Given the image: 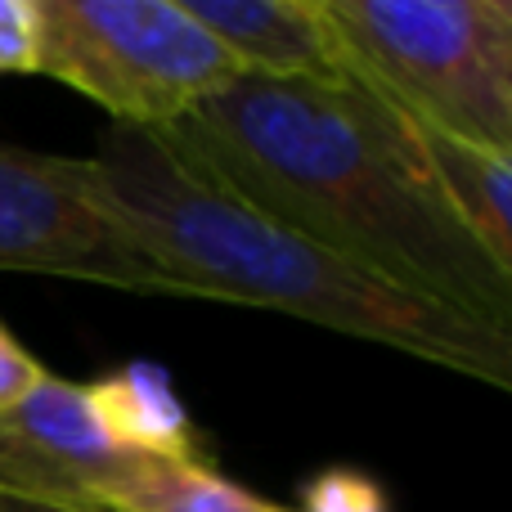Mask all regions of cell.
<instances>
[{
  "label": "cell",
  "instance_id": "obj_8",
  "mask_svg": "<svg viewBox=\"0 0 512 512\" xmlns=\"http://www.w3.org/2000/svg\"><path fill=\"white\" fill-rule=\"evenodd\" d=\"M405 113V108H400ZM409 117V113H405ZM414 140L423 149V162L432 171V185L450 216L463 225L472 243L512 274V216H508V194H512V153L481 149L472 140L445 135L436 126L409 117Z\"/></svg>",
  "mask_w": 512,
  "mask_h": 512
},
{
  "label": "cell",
  "instance_id": "obj_6",
  "mask_svg": "<svg viewBox=\"0 0 512 512\" xmlns=\"http://www.w3.org/2000/svg\"><path fill=\"white\" fill-rule=\"evenodd\" d=\"M0 270L180 297L126 230L86 194L77 158L0 140Z\"/></svg>",
  "mask_w": 512,
  "mask_h": 512
},
{
  "label": "cell",
  "instance_id": "obj_3",
  "mask_svg": "<svg viewBox=\"0 0 512 512\" xmlns=\"http://www.w3.org/2000/svg\"><path fill=\"white\" fill-rule=\"evenodd\" d=\"M351 63L409 117L512 153L508 0H324Z\"/></svg>",
  "mask_w": 512,
  "mask_h": 512
},
{
  "label": "cell",
  "instance_id": "obj_9",
  "mask_svg": "<svg viewBox=\"0 0 512 512\" xmlns=\"http://www.w3.org/2000/svg\"><path fill=\"white\" fill-rule=\"evenodd\" d=\"M90 512H288L283 504L234 486L216 468H207L203 454L185 459H135L108 486L95 490Z\"/></svg>",
  "mask_w": 512,
  "mask_h": 512
},
{
  "label": "cell",
  "instance_id": "obj_13",
  "mask_svg": "<svg viewBox=\"0 0 512 512\" xmlns=\"http://www.w3.org/2000/svg\"><path fill=\"white\" fill-rule=\"evenodd\" d=\"M0 512H90V508L54 504V499H41V495H27V490H9V486H0Z\"/></svg>",
  "mask_w": 512,
  "mask_h": 512
},
{
  "label": "cell",
  "instance_id": "obj_11",
  "mask_svg": "<svg viewBox=\"0 0 512 512\" xmlns=\"http://www.w3.org/2000/svg\"><path fill=\"white\" fill-rule=\"evenodd\" d=\"M36 23L32 0H0V72H32Z\"/></svg>",
  "mask_w": 512,
  "mask_h": 512
},
{
  "label": "cell",
  "instance_id": "obj_1",
  "mask_svg": "<svg viewBox=\"0 0 512 512\" xmlns=\"http://www.w3.org/2000/svg\"><path fill=\"white\" fill-rule=\"evenodd\" d=\"M171 131L319 248L512 333V274L463 234L409 117L360 68L346 86L234 77Z\"/></svg>",
  "mask_w": 512,
  "mask_h": 512
},
{
  "label": "cell",
  "instance_id": "obj_12",
  "mask_svg": "<svg viewBox=\"0 0 512 512\" xmlns=\"http://www.w3.org/2000/svg\"><path fill=\"white\" fill-rule=\"evenodd\" d=\"M41 373H45L41 360H36V355L27 351V346L18 342L5 324H0V414H5V409H14L18 400H23L27 391L41 382Z\"/></svg>",
  "mask_w": 512,
  "mask_h": 512
},
{
  "label": "cell",
  "instance_id": "obj_4",
  "mask_svg": "<svg viewBox=\"0 0 512 512\" xmlns=\"http://www.w3.org/2000/svg\"><path fill=\"white\" fill-rule=\"evenodd\" d=\"M32 23V72L95 99L113 126H176L243 77L180 0H32Z\"/></svg>",
  "mask_w": 512,
  "mask_h": 512
},
{
  "label": "cell",
  "instance_id": "obj_5",
  "mask_svg": "<svg viewBox=\"0 0 512 512\" xmlns=\"http://www.w3.org/2000/svg\"><path fill=\"white\" fill-rule=\"evenodd\" d=\"M149 454H198L194 423L153 369H126L104 382L41 373V382L0 414V486L54 504L90 508L99 486Z\"/></svg>",
  "mask_w": 512,
  "mask_h": 512
},
{
  "label": "cell",
  "instance_id": "obj_7",
  "mask_svg": "<svg viewBox=\"0 0 512 512\" xmlns=\"http://www.w3.org/2000/svg\"><path fill=\"white\" fill-rule=\"evenodd\" d=\"M243 77L346 86L355 63L324 0H180Z\"/></svg>",
  "mask_w": 512,
  "mask_h": 512
},
{
  "label": "cell",
  "instance_id": "obj_10",
  "mask_svg": "<svg viewBox=\"0 0 512 512\" xmlns=\"http://www.w3.org/2000/svg\"><path fill=\"white\" fill-rule=\"evenodd\" d=\"M288 512H387V499L369 477L328 472V477H319L310 486L306 508H288Z\"/></svg>",
  "mask_w": 512,
  "mask_h": 512
},
{
  "label": "cell",
  "instance_id": "obj_2",
  "mask_svg": "<svg viewBox=\"0 0 512 512\" xmlns=\"http://www.w3.org/2000/svg\"><path fill=\"white\" fill-rule=\"evenodd\" d=\"M77 176L180 297L283 310L495 391L512 387V333H495L319 248L239 194L171 126H113L95 158H77Z\"/></svg>",
  "mask_w": 512,
  "mask_h": 512
}]
</instances>
